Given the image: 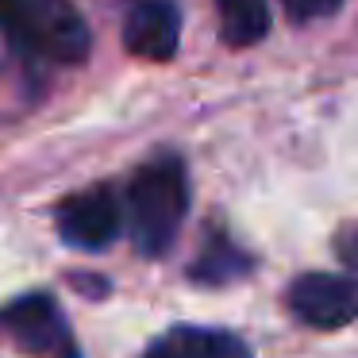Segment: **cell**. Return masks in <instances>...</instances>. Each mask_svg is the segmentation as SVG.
Returning <instances> with one entry per match:
<instances>
[{
  "mask_svg": "<svg viewBox=\"0 0 358 358\" xmlns=\"http://www.w3.org/2000/svg\"><path fill=\"white\" fill-rule=\"evenodd\" d=\"M143 358H250V347L235 331L201 324H178L158 335Z\"/></svg>",
  "mask_w": 358,
  "mask_h": 358,
  "instance_id": "cell-7",
  "label": "cell"
},
{
  "mask_svg": "<svg viewBox=\"0 0 358 358\" xmlns=\"http://www.w3.org/2000/svg\"><path fill=\"white\" fill-rule=\"evenodd\" d=\"M293 24H312V20H327L343 8V0H281Z\"/></svg>",
  "mask_w": 358,
  "mask_h": 358,
  "instance_id": "cell-10",
  "label": "cell"
},
{
  "mask_svg": "<svg viewBox=\"0 0 358 358\" xmlns=\"http://www.w3.org/2000/svg\"><path fill=\"white\" fill-rule=\"evenodd\" d=\"M227 47H255L270 31V0H216Z\"/></svg>",
  "mask_w": 358,
  "mask_h": 358,
  "instance_id": "cell-8",
  "label": "cell"
},
{
  "mask_svg": "<svg viewBox=\"0 0 358 358\" xmlns=\"http://www.w3.org/2000/svg\"><path fill=\"white\" fill-rule=\"evenodd\" d=\"M335 255L343 258V266L358 270V224L339 227V235H335Z\"/></svg>",
  "mask_w": 358,
  "mask_h": 358,
  "instance_id": "cell-11",
  "label": "cell"
},
{
  "mask_svg": "<svg viewBox=\"0 0 358 358\" xmlns=\"http://www.w3.org/2000/svg\"><path fill=\"white\" fill-rule=\"evenodd\" d=\"M285 304L301 324L320 327V331H339L358 320V281L327 270L301 273L289 281Z\"/></svg>",
  "mask_w": 358,
  "mask_h": 358,
  "instance_id": "cell-4",
  "label": "cell"
},
{
  "mask_svg": "<svg viewBox=\"0 0 358 358\" xmlns=\"http://www.w3.org/2000/svg\"><path fill=\"white\" fill-rule=\"evenodd\" d=\"M250 270V258L243 255L239 247H235L227 235H212L208 247L196 255L193 270H189V278L201 281V285H227V281L243 278V273Z\"/></svg>",
  "mask_w": 358,
  "mask_h": 358,
  "instance_id": "cell-9",
  "label": "cell"
},
{
  "mask_svg": "<svg viewBox=\"0 0 358 358\" xmlns=\"http://www.w3.org/2000/svg\"><path fill=\"white\" fill-rule=\"evenodd\" d=\"M0 27L27 58L81 66L93 35L73 0H0Z\"/></svg>",
  "mask_w": 358,
  "mask_h": 358,
  "instance_id": "cell-2",
  "label": "cell"
},
{
  "mask_svg": "<svg viewBox=\"0 0 358 358\" xmlns=\"http://www.w3.org/2000/svg\"><path fill=\"white\" fill-rule=\"evenodd\" d=\"M0 331L20 350L39 358H78V339L70 331V320L47 293H24L0 308Z\"/></svg>",
  "mask_w": 358,
  "mask_h": 358,
  "instance_id": "cell-3",
  "label": "cell"
},
{
  "mask_svg": "<svg viewBox=\"0 0 358 358\" xmlns=\"http://www.w3.org/2000/svg\"><path fill=\"white\" fill-rule=\"evenodd\" d=\"M181 39V12L173 0H139L124 20V47L147 62H170Z\"/></svg>",
  "mask_w": 358,
  "mask_h": 358,
  "instance_id": "cell-6",
  "label": "cell"
},
{
  "mask_svg": "<svg viewBox=\"0 0 358 358\" xmlns=\"http://www.w3.org/2000/svg\"><path fill=\"white\" fill-rule=\"evenodd\" d=\"M58 235L78 250H101L120 235V201L112 189L96 185L58 204Z\"/></svg>",
  "mask_w": 358,
  "mask_h": 358,
  "instance_id": "cell-5",
  "label": "cell"
},
{
  "mask_svg": "<svg viewBox=\"0 0 358 358\" xmlns=\"http://www.w3.org/2000/svg\"><path fill=\"white\" fill-rule=\"evenodd\" d=\"M189 212V178L181 158L162 155L147 162L127 185V227L139 255L162 258Z\"/></svg>",
  "mask_w": 358,
  "mask_h": 358,
  "instance_id": "cell-1",
  "label": "cell"
}]
</instances>
